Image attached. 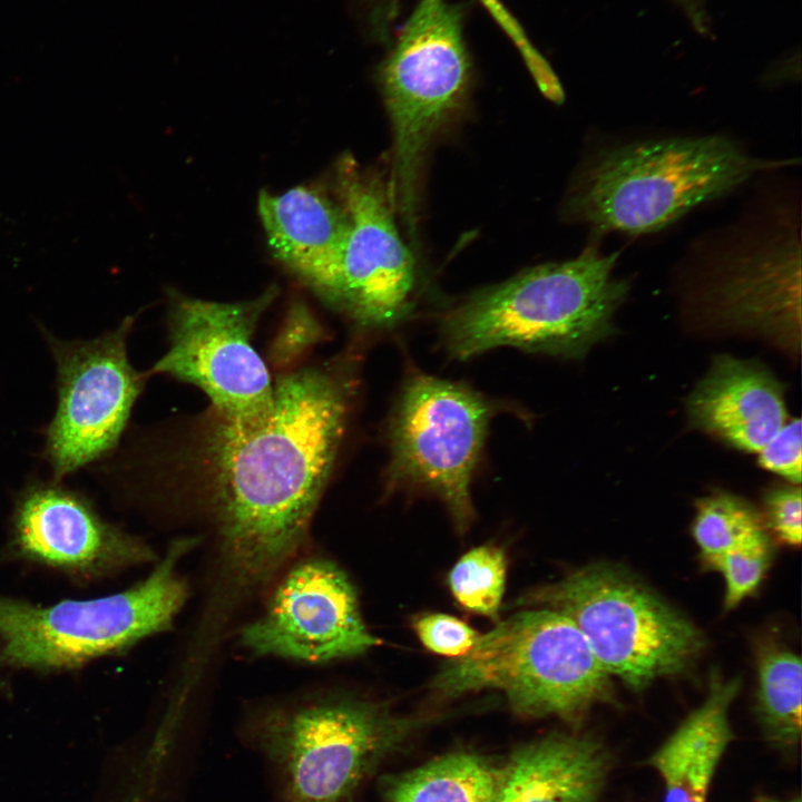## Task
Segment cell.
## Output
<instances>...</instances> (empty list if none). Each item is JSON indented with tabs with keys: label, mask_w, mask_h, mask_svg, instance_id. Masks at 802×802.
<instances>
[{
	"label": "cell",
	"mask_w": 802,
	"mask_h": 802,
	"mask_svg": "<svg viewBox=\"0 0 802 802\" xmlns=\"http://www.w3.org/2000/svg\"><path fill=\"white\" fill-rule=\"evenodd\" d=\"M767 526L784 544L799 546L802 535V497L800 485H782L764 496Z\"/></svg>",
	"instance_id": "obj_27"
},
{
	"label": "cell",
	"mask_w": 802,
	"mask_h": 802,
	"mask_svg": "<svg viewBox=\"0 0 802 802\" xmlns=\"http://www.w3.org/2000/svg\"><path fill=\"white\" fill-rule=\"evenodd\" d=\"M616 254L585 250L573 260L531 267L467 297L442 317L450 356L467 360L511 346L580 358L613 330L627 285L614 276Z\"/></svg>",
	"instance_id": "obj_2"
},
{
	"label": "cell",
	"mask_w": 802,
	"mask_h": 802,
	"mask_svg": "<svg viewBox=\"0 0 802 802\" xmlns=\"http://www.w3.org/2000/svg\"><path fill=\"white\" fill-rule=\"evenodd\" d=\"M258 215L274 257L324 300L331 297L349 233L344 206L321 187L262 190Z\"/></svg>",
	"instance_id": "obj_16"
},
{
	"label": "cell",
	"mask_w": 802,
	"mask_h": 802,
	"mask_svg": "<svg viewBox=\"0 0 802 802\" xmlns=\"http://www.w3.org/2000/svg\"><path fill=\"white\" fill-rule=\"evenodd\" d=\"M413 628L427 649L448 657L467 655L480 636L464 622L447 614L421 616Z\"/></svg>",
	"instance_id": "obj_25"
},
{
	"label": "cell",
	"mask_w": 802,
	"mask_h": 802,
	"mask_svg": "<svg viewBox=\"0 0 802 802\" xmlns=\"http://www.w3.org/2000/svg\"><path fill=\"white\" fill-rule=\"evenodd\" d=\"M383 3H385V0H383Z\"/></svg>",
	"instance_id": "obj_30"
},
{
	"label": "cell",
	"mask_w": 802,
	"mask_h": 802,
	"mask_svg": "<svg viewBox=\"0 0 802 802\" xmlns=\"http://www.w3.org/2000/svg\"><path fill=\"white\" fill-rule=\"evenodd\" d=\"M11 542L19 557L81 579L155 559L147 544L104 520L87 498L58 481L21 492Z\"/></svg>",
	"instance_id": "obj_14"
},
{
	"label": "cell",
	"mask_w": 802,
	"mask_h": 802,
	"mask_svg": "<svg viewBox=\"0 0 802 802\" xmlns=\"http://www.w3.org/2000/svg\"><path fill=\"white\" fill-rule=\"evenodd\" d=\"M762 530L761 514L733 493L716 491L696 501L692 535L707 564Z\"/></svg>",
	"instance_id": "obj_22"
},
{
	"label": "cell",
	"mask_w": 802,
	"mask_h": 802,
	"mask_svg": "<svg viewBox=\"0 0 802 802\" xmlns=\"http://www.w3.org/2000/svg\"><path fill=\"white\" fill-rule=\"evenodd\" d=\"M800 657L792 651L763 649L757 666L756 711L765 737L780 749L794 747L801 737Z\"/></svg>",
	"instance_id": "obj_21"
},
{
	"label": "cell",
	"mask_w": 802,
	"mask_h": 802,
	"mask_svg": "<svg viewBox=\"0 0 802 802\" xmlns=\"http://www.w3.org/2000/svg\"><path fill=\"white\" fill-rule=\"evenodd\" d=\"M610 766L599 740L551 734L511 755L493 802H598Z\"/></svg>",
	"instance_id": "obj_17"
},
{
	"label": "cell",
	"mask_w": 802,
	"mask_h": 802,
	"mask_svg": "<svg viewBox=\"0 0 802 802\" xmlns=\"http://www.w3.org/2000/svg\"><path fill=\"white\" fill-rule=\"evenodd\" d=\"M524 604L569 618L609 676L642 689L685 669L702 648L695 626L624 570L578 569L537 589Z\"/></svg>",
	"instance_id": "obj_6"
},
{
	"label": "cell",
	"mask_w": 802,
	"mask_h": 802,
	"mask_svg": "<svg viewBox=\"0 0 802 802\" xmlns=\"http://www.w3.org/2000/svg\"><path fill=\"white\" fill-rule=\"evenodd\" d=\"M770 561V540L762 530L708 563L724 578L726 609L736 607L757 588Z\"/></svg>",
	"instance_id": "obj_24"
},
{
	"label": "cell",
	"mask_w": 802,
	"mask_h": 802,
	"mask_svg": "<svg viewBox=\"0 0 802 802\" xmlns=\"http://www.w3.org/2000/svg\"><path fill=\"white\" fill-rule=\"evenodd\" d=\"M498 411V402L464 383L410 373L388 421L385 489L437 496L464 530L473 518L472 477Z\"/></svg>",
	"instance_id": "obj_9"
},
{
	"label": "cell",
	"mask_w": 802,
	"mask_h": 802,
	"mask_svg": "<svg viewBox=\"0 0 802 802\" xmlns=\"http://www.w3.org/2000/svg\"><path fill=\"white\" fill-rule=\"evenodd\" d=\"M276 295L275 286L234 303L175 295L170 346L153 372L200 388L221 419L235 423L262 419L273 405V384L251 341L260 316Z\"/></svg>",
	"instance_id": "obj_10"
},
{
	"label": "cell",
	"mask_w": 802,
	"mask_h": 802,
	"mask_svg": "<svg viewBox=\"0 0 802 802\" xmlns=\"http://www.w3.org/2000/svg\"><path fill=\"white\" fill-rule=\"evenodd\" d=\"M470 61L461 11L446 0H421L381 70L393 147L389 193L415 232L419 175L424 150L467 89Z\"/></svg>",
	"instance_id": "obj_7"
},
{
	"label": "cell",
	"mask_w": 802,
	"mask_h": 802,
	"mask_svg": "<svg viewBox=\"0 0 802 802\" xmlns=\"http://www.w3.org/2000/svg\"><path fill=\"white\" fill-rule=\"evenodd\" d=\"M241 642L257 655L322 663L359 655L381 640L365 628L346 575L331 561L310 559L286 575Z\"/></svg>",
	"instance_id": "obj_13"
},
{
	"label": "cell",
	"mask_w": 802,
	"mask_h": 802,
	"mask_svg": "<svg viewBox=\"0 0 802 802\" xmlns=\"http://www.w3.org/2000/svg\"><path fill=\"white\" fill-rule=\"evenodd\" d=\"M609 677L569 618L536 607L480 635L467 655L440 672L433 687L447 696L498 689L517 713L575 720L609 700Z\"/></svg>",
	"instance_id": "obj_5"
},
{
	"label": "cell",
	"mask_w": 802,
	"mask_h": 802,
	"mask_svg": "<svg viewBox=\"0 0 802 802\" xmlns=\"http://www.w3.org/2000/svg\"><path fill=\"white\" fill-rule=\"evenodd\" d=\"M802 427L799 418L790 419L759 451V464L792 485L801 483Z\"/></svg>",
	"instance_id": "obj_26"
},
{
	"label": "cell",
	"mask_w": 802,
	"mask_h": 802,
	"mask_svg": "<svg viewBox=\"0 0 802 802\" xmlns=\"http://www.w3.org/2000/svg\"><path fill=\"white\" fill-rule=\"evenodd\" d=\"M197 542L174 540L147 578L117 594L47 606L0 596V667L74 669L168 629L187 597L176 567Z\"/></svg>",
	"instance_id": "obj_4"
},
{
	"label": "cell",
	"mask_w": 802,
	"mask_h": 802,
	"mask_svg": "<svg viewBox=\"0 0 802 802\" xmlns=\"http://www.w3.org/2000/svg\"><path fill=\"white\" fill-rule=\"evenodd\" d=\"M718 296L736 315L756 319L777 311L800 324V243L790 239L742 257Z\"/></svg>",
	"instance_id": "obj_19"
},
{
	"label": "cell",
	"mask_w": 802,
	"mask_h": 802,
	"mask_svg": "<svg viewBox=\"0 0 802 802\" xmlns=\"http://www.w3.org/2000/svg\"><path fill=\"white\" fill-rule=\"evenodd\" d=\"M783 164L751 157L721 136L629 144L597 157L569 205L598 231L652 233Z\"/></svg>",
	"instance_id": "obj_3"
},
{
	"label": "cell",
	"mask_w": 802,
	"mask_h": 802,
	"mask_svg": "<svg viewBox=\"0 0 802 802\" xmlns=\"http://www.w3.org/2000/svg\"><path fill=\"white\" fill-rule=\"evenodd\" d=\"M501 767L470 752H456L393 779L390 802H493Z\"/></svg>",
	"instance_id": "obj_20"
},
{
	"label": "cell",
	"mask_w": 802,
	"mask_h": 802,
	"mask_svg": "<svg viewBox=\"0 0 802 802\" xmlns=\"http://www.w3.org/2000/svg\"><path fill=\"white\" fill-rule=\"evenodd\" d=\"M755 802H801V798H800V795L792 796L789 799L762 796V798L757 799Z\"/></svg>",
	"instance_id": "obj_28"
},
{
	"label": "cell",
	"mask_w": 802,
	"mask_h": 802,
	"mask_svg": "<svg viewBox=\"0 0 802 802\" xmlns=\"http://www.w3.org/2000/svg\"><path fill=\"white\" fill-rule=\"evenodd\" d=\"M133 317L86 341L49 336L58 404L46 431V457L56 481L99 460L118 442L144 379L130 365L126 340Z\"/></svg>",
	"instance_id": "obj_11"
},
{
	"label": "cell",
	"mask_w": 802,
	"mask_h": 802,
	"mask_svg": "<svg viewBox=\"0 0 802 802\" xmlns=\"http://www.w3.org/2000/svg\"><path fill=\"white\" fill-rule=\"evenodd\" d=\"M739 678L712 675L704 702L651 755L664 785V802H706L711 783L733 739L728 712Z\"/></svg>",
	"instance_id": "obj_18"
},
{
	"label": "cell",
	"mask_w": 802,
	"mask_h": 802,
	"mask_svg": "<svg viewBox=\"0 0 802 802\" xmlns=\"http://www.w3.org/2000/svg\"><path fill=\"white\" fill-rule=\"evenodd\" d=\"M352 383L348 368H304L273 384L262 419L211 418L200 463L239 581H264L303 541L343 437Z\"/></svg>",
	"instance_id": "obj_1"
},
{
	"label": "cell",
	"mask_w": 802,
	"mask_h": 802,
	"mask_svg": "<svg viewBox=\"0 0 802 802\" xmlns=\"http://www.w3.org/2000/svg\"><path fill=\"white\" fill-rule=\"evenodd\" d=\"M4 688V686L0 682V692Z\"/></svg>",
	"instance_id": "obj_29"
},
{
	"label": "cell",
	"mask_w": 802,
	"mask_h": 802,
	"mask_svg": "<svg viewBox=\"0 0 802 802\" xmlns=\"http://www.w3.org/2000/svg\"><path fill=\"white\" fill-rule=\"evenodd\" d=\"M448 583L463 608L496 619L506 583L502 550L489 545L469 550L451 569Z\"/></svg>",
	"instance_id": "obj_23"
},
{
	"label": "cell",
	"mask_w": 802,
	"mask_h": 802,
	"mask_svg": "<svg viewBox=\"0 0 802 802\" xmlns=\"http://www.w3.org/2000/svg\"><path fill=\"white\" fill-rule=\"evenodd\" d=\"M407 730L372 704L321 700L263 712L248 740L284 802H342Z\"/></svg>",
	"instance_id": "obj_8"
},
{
	"label": "cell",
	"mask_w": 802,
	"mask_h": 802,
	"mask_svg": "<svg viewBox=\"0 0 802 802\" xmlns=\"http://www.w3.org/2000/svg\"><path fill=\"white\" fill-rule=\"evenodd\" d=\"M693 427L759 453L789 420L783 385L763 364L722 354L687 399Z\"/></svg>",
	"instance_id": "obj_15"
},
{
	"label": "cell",
	"mask_w": 802,
	"mask_h": 802,
	"mask_svg": "<svg viewBox=\"0 0 802 802\" xmlns=\"http://www.w3.org/2000/svg\"><path fill=\"white\" fill-rule=\"evenodd\" d=\"M338 187L350 225L327 302L361 326L393 327L412 309L417 276L394 221L389 188L348 157L339 165Z\"/></svg>",
	"instance_id": "obj_12"
}]
</instances>
